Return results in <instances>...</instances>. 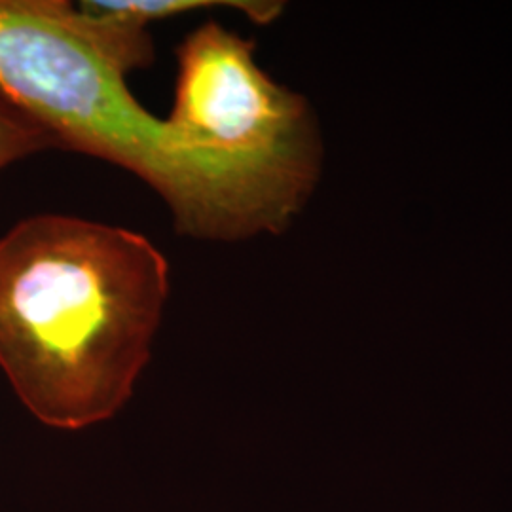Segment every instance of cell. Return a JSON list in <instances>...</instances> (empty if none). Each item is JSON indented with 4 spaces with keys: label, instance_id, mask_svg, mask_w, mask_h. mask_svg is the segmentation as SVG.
<instances>
[{
    "label": "cell",
    "instance_id": "277c9868",
    "mask_svg": "<svg viewBox=\"0 0 512 512\" xmlns=\"http://www.w3.org/2000/svg\"><path fill=\"white\" fill-rule=\"evenodd\" d=\"M54 147V135L0 93V169Z\"/></svg>",
    "mask_w": 512,
    "mask_h": 512
},
{
    "label": "cell",
    "instance_id": "7a4b0ae2",
    "mask_svg": "<svg viewBox=\"0 0 512 512\" xmlns=\"http://www.w3.org/2000/svg\"><path fill=\"white\" fill-rule=\"evenodd\" d=\"M0 93L61 147L120 165L150 184L190 238L279 234L300 211L241 165L190 147L131 95L126 74L80 37L57 0H0Z\"/></svg>",
    "mask_w": 512,
    "mask_h": 512
},
{
    "label": "cell",
    "instance_id": "6da1fadb",
    "mask_svg": "<svg viewBox=\"0 0 512 512\" xmlns=\"http://www.w3.org/2000/svg\"><path fill=\"white\" fill-rule=\"evenodd\" d=\"M169 264L143 234L37 215L0 238V368L48 427L116 416L145 370Z\"/></svg>",
    "mask_w": 512,
    "mask_h": 512
},
{
    "label": "cell",
    "instance_id": "3957f363",
    "mask_svg": "<svg viewBox=\"0 0 512 512\" xmlns=\"http://www.w3.org/2000/svg\"><path fill=\"white\" fill-rule=\"evenodd\" d=\"M167 124L190 147L241 165L300 207L317 181L321 145L306 99L256 65L255 42L215 21L179 48Z\"/></svg>",
    "mask_w": 512,
    "mask_h": 512
}]
</instances>
